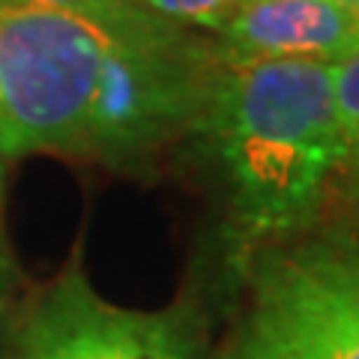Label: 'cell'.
<instances>
[{
	"label": "cell",
	"instance_id": "8",
	"mask_svg": "<svg viewBox=\"0 0 359 359\" xmlns=\"http://www.w3.org/2000/svg\"><path fill=\"white\" fill-rule=\"evenodd\" d=\"M138 4L180 27H204L219 33L233 15L257 0H138Z\"/></svg>",
	"mask_w": 359,
	"mask_h": 359
},
{
	"label": "cell",
	"instance_id": "2",
	"mask_svg": "<svg viewBox=\"0 0 359 359\" xmlns=\"http://www.w3.org/2000/svg\"><path fill=\"white\" fill-rule=\"evenodd\" d=\"M249 237H282L320 216L341 141L330 63H219L198 114Z\"/></svg>",
	"mask_w": 359,
	"mask_h": 359
},
{
	"label": "cell",
	"instance_id": "7",
	"mask_svg": "<svg viewBox=\"0 0 359 359\" xmlns=\"http://www.w3.org/2000/svg\"><path fill=\"white\" fill-rule=\"evenodd\" d=\"M18 4L54 9V13L93 21V25H102L111 30H141V27H150L156 21H162V15L150 13L138 0H18Z\"/></svg>",
	"mask_w": 359,
	"mask_h": 359
},
{
	"label": "cell",
	"instance_id": "4",
	"mask_svg": "<svg viewBox=\"0 0 359 359\" xmlns=\"http://www.w3.org/2000/svg\"><path fill=\"white\" fill-rule=\"evenodd\" d=\"M255 323L287 359H359V245H309L269 257Z\"/></svg>",
	"mask_w": 359,
	"mask_h": 359
},
{
	"label": "cell",
	"instance_id": "10",
	"mask_svg": "<svg viewBox=\"0 0 359 359\" xmlns=\"http://www.w3.org/2000/svg\"><path fill=\"white\" fill-rule=\"evenodd\" d=\"M224 359H287V356L282 353V347H278V344L252 320L249 330L240 335L237 344L231 347Z\"/></svg>",
	"mask_w": 359,
	"mask_h": 359
},
{
	"label": "cell",
	"instance_id": "9",
	"mask_svg": "<svg viewBox=\"0 0 359 359\" xmlns=\"http://www.w3.org/2000/svg\"><path fill=\"white\" fill-rule=\"evenodd\" d=\"M18 285H21V273L6 233V159L0 156V314L6 311L9 299L15 297Z\"/></svg>",
	"mask_w": 359,
	"mask_h": 359
},
{
	"label": "cell",
	"instance_id": "11",
	"mask_svg": "<svg viewBox=\"0 0 359 359\" xmlns=\"http://www.w3.org/2000/svg\"><path fill=\"white\" fill-rule=\"evenodd\" d=\"M339 4H344V6H351V9H356V13H359V0H339Z\"/></svg>",
	"mask_w": 359,
	"mask_h": 359
},
{
	"label": "cell",
	"instance_id": "6",
	"mask_svg": "<svg viewBox=\"0 0 359 359\" xmlns=\"http://www.w3.org/2000/svg\"><path fill=\"white\" fill-rule=\"evenodd\" d=\"M332 72V102L339 120L341 162L335 189H344L347 201L359 207V51L341 63L330 66Z\"/></svg>",
	"mask_w": 359,
	"mask_h": 359
},
{
	"label": "cell",
	"instance_id": "5",
	"mask_svg": "<svg viewBox=\"0 0 359 359\" xmlns=\"http://www.w3.org/2000/svg\"><path fill=\"white\" fill-rule=\"evenodd\" d=\"M222 63H341L359 51V13L339 0H257L219 30Z\"/></svg>",
	"mask_w": 359,
	"mask_h": 359
},
{
	"label": "cell",
	"instance_id": "1",
	"mask_svg": "<svg viewBox=\"0 0 359 359\" xmlns=\"http://www.w3.org/2000/svg\"><path fill=\"white\" fill-rule=\"evenodd\" d=\"M219 63L165 18L111 30L0 0V156L138 162L198 120Z\"/></svg>",
	"mask_w": 359,
	"mask_h": 359
},
{
	"label": "cell",
	"instance_id": "3",
	"mask_svg": "<svg viewBox=\"0 0 359 359\" xmlns=\"http://www.w3.org/2000/svg\"><path fill=\"white\" fill-rule=\"evenodd\" d=\"M13 359H204L180 311H141L99 297L69 264L39 290L13 335Z\"/></svg>",
	"mask_w": 359,
	"mask_h": 359
}]
</instances>
